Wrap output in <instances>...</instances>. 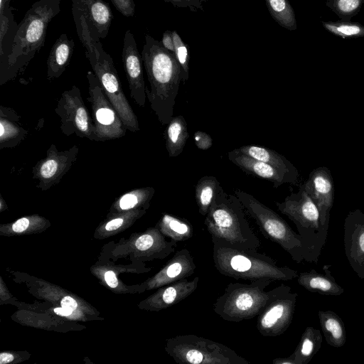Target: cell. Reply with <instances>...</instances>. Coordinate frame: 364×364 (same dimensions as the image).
Masks as SVG:
<instances>
[{"label": "cell", "instance_id": "obj_1", "mask_svg": "<svg viewBox=\"0 0 364 364\" xmlns=\"http://www.w3.org/2000/svg\"><path fill=\"white\" fill-rule=\"evenodd\" d=\"M141 58L150 84V90L146 87V98L159 122L168 124L182 82L181 66L175 54L149 34L145 36Z\"/></svg>", "mask_w": 364, "mask_h": 364}, {"label": "cell", "instance_id": "obj_2", "mask_svg": "<svg viewBox=\"0 0 364 364\" xmlns=\"http://www.w3.org/2000/svg\"><path fill=\"white\" fill-rule=\"evenodd\" d=\"M60 0H38L18 24L9 55L0 61V85L22 73L44 46L48 23L60 12Z\"/></svg>", "mask_w": 364, "mask_h": 364}, {"label": "cell", "instance_id": "obj_3", "mask_svg": "<svg viewBox=\"0 0 364 364\" xmlns=\"http://www.w3.org/2000/svg\"><path fill=\"white\" fill-rule=\"evenodd\" d=\"M213 259L217 271L235 279H271L288 281L298 277L297 271L279 266L271 257L253 249L235 247L222 241L212 239Z\"/></svg>", "mask_w": 364, "mask_h": 364}, {"label": "cell", "instance_id": "obj_4", "mask_svg": "<svg viewBox=\"0 0 364 364\" xmlns=\"http://www.w3.org/2000/svg\"><path fill=\"white\" fill-rule=\"evenodd\" d=\"M73 16L78 38L85 48V56L105 94L119 114L127 129L132 132L139 131L137 116L122 90L112 58L105 51L100 40L92 38L84 18L76 14Z\"/></svg>", "mask_w": 364, "mask_h": 364}, {"label": "cell", "instance_id": "obj_5", "mask_svg": "<svg viewBox=\"0 0 364 364\" xmlns=\"http://www.w3.org/2000/svg\"><path fill=\"white\" fill-rule=\"evenodd\" d=\"M244 209L235 195L221 188L204 221L211 239L241 249L259 247L261 242L252 230Z\"/></svg>", "mask_w": 364, "mask_h": 364}, {"label": "cell", "instance_id": "obj_6", "mask_svg": "<svg viewBox=\"0 0 364 364\" xmlns=\"http://www.w3.org/2000/svg\"><path fill=\"white\" fill-rule=\"evenodd\" d=\"M274 281L258 279L250 284L230 283L213 304V311L222 319L240 322L257 316L280 291L283 284L271 290L266 288Z\"/></svg>", "mask_w": 364, "mask_h": 364}, {"label": "cell", "instance_id": "obj_7", "mask_svg": "<svg viewBox=\"0 0 364 364\" xmlns=\"http://www.w3.org/2000/svg\"><path fill=\"white\" fill-rule=\"evenodd\" d=\"M277 209L296 225L303 242L304 259L317 263L327 233L320 220L318 209L301 185L297 193H291L282 202H275Z\"/></svg>", "mask_w": 364, "mask_h": 364}, {"label": "cell", "instance_id": "obj_8", "mask_svg": "<svg viewBox=\"0 0 364 364\" xmlns=\"http://www.w3.org/2000/svg\"><path fill=\"white\" fill-rule=\"evenodd\" d=\"M234 193L266 238L279 245L296 262L304 261L302 238L286 220L253 196L240 189Z\"/></svg>", "mask_w": 364, "mask_h": 364}, {"label": "cell", "instance_id": "obj_9", "mask_svg": "<svg viewBox=\"0 0 364 364\" xmlns=\"http://www.w3.org/2000/svg\"><path fill=\"white\" fill-rule=\"evenodd\" d=\"M166 349L178 363H250L230 347L193 334L179 335L168 339Z\"/></svg>", "mask_w": 364, "mask_h": 364}, {"label": "cell", "instance_id": "obj_10", "mask_svg": "<svg viewBox=\"0 0 364 364\" xmlns=\"http://www.w3.org/2000/svg\"><path fill=\"white\" fill-rule=\"evenodd\" d=\"M88 82L87 102L91 107L95 133L98 141L119 139L126 134L119 114L105 94L102 85L93 71L86 75Z\"/></svg>", "mask_w": 364, "mask_h": 364}, {"label": "cell", "instance_id": "obj_11", "mask_svg": "<svg viewBox=\"0 0 364 364\" xmlns=\"http://www.w3.org/2000/svg\"><path fill=\"white\" fill-rule=\"evenodd\" d=\"M60 119V130L67 136L75 134L98 141L92 116L83 101L80 90L73 85L62 92L55 108Z\"/></svg>", "mask_w": 364, "mask_h": 364}, {"label": "cell", "instance_id": "obj_12", "mask_svg": "<svg viewBox=\"0 0 364 364\" xmlns=\"http://www.w3.org/2000/svg\"><path fill=\"white\" fill-rule=\"evenodd\" d=\"M291 290L290 287L283 284L280 291L257 316V328L262 336H279L289 327L298 296Z\"/></svg>", "mask_w": 364, "mask_h": 364}, {"label": "cell", "instance_id": "obj_13", "mask_svg": "<svg viewBox=\"0 0 364 364\" xmlns=\"http://www.w3.org/2000/svg\"><path fill=\"white\" fill-rule=\"evenodd\" d=\"M78 153L77 145L58 151L54 144H50L46 157L38 161L32 168V177L38 181L36 186L47 191L58 184L76 161Z\"/></svg>", "mask_w": 364, "mask_h": 364}, {"label": "cell", "instance_id": "obj_14", "mask_svg": "<svg viewBox=\"0 0 364 364\" xmlns=\"http://www.w3.org/2000/svg\"><path fill=\"white\" fill-rule=\"evenodd\" d=\"M301 186L317 206L321 226L328 234L334 200V183L331 171L325 166L314 169Z\"/></svg>", "mask_w": 364, "mask_h": 364}, {"label": "cell", "instance_id": "obj_15", "mask_svg": "<svg viewBox=\"0 0 364 364\" xmlns=\"http://www.w3.org/2000/svg\"><path fill=\"white\" fill-rule=\"evenodd\" d=\"M122 59L130 95L137 105L143 107L145 106L146 100L143 60L134 35L129 29L124 34Z\"/></svg>", "mask_w": 364, "mask_h": 364}, {"label": "cell", "instance_id": "obj_16", "mask_svg": "<svg viewBox=\"0 0 364 364\" xmlns=\"http://www.w3.org/2000/svg\"><path fill=\"white\" fill-rule=\"evenodd\" d=\"M343 227L346 256L358 277L364 279V213L360 209L350 211Z\"/></svg>", "mask_w": 364, "mask_h": 364}, {"label": "cell", "instance_id": "obj_17", "mask_svg": "<svg viewBox=\"0 0 364 364\" xmlns=\"http://www.w3.org/2000/svg\"><path fill=\"white\" fill-rule=\"evenodd\" d=\"M72 13L84 18L93 39L106 38L113 18L108 3L104 0H72Z\"/></svg>", "mask_w": 364, "mask_h": 364}, {"label": "cell", "instance_id": "obj_18", "mask_svg": "<svg viewBox=\"0 0 364 364\" xmlns=\"http://www.w3.org/2000/svg\"><path fill=\"white\" fill-rule=\"evenodd\" d=\"M229 160L245 172L267 180L273 183L274 187H279L284 183L296 185L288 175L273 166L253 159L237 149L228 153Z\"/></svg>", "mask_w": 364, "mask_h": 364}, {"label": "cell", "instance_id": "obj_19", "mask_svg": "<svg viewBox=\"0 0 364 364\" xmlns=\"http://www.w3.org/2000/svg\"><path fill=\"white\" fill-rule=\"evenodd\" d=\"M196 265L186 249L176 252L167 264L153 279L152 286L159 287L188 278L194 274Z\"/></svg>", "mask_w": 364, "mask_h": 364}, {"label": "cell", "instance_id": "obj_20", "mask_svg": "<svg viewBox=\"0 0 364 364\" xmlns=\"http://www.w3.org/2000/svg\"><path fill=\"white\" fill-rule=\"evenodd\" d=\"M21 116L13 108L0 106V149L18 146L28 131L20 122Z\"/></svg>", "mask_w": 364, "mask_h": 364}, {"label": "cell", "instance_id": "obj_21", "mask_svg": "<svg viewBox=\"0 0 364 364\" xmlns=\"http://www.w3.org/2000/svg\"><path fill=\"white\" fill-rule=\"evenodd\" d=\"M331 264L323 267V273L312 269L300 273L297 277L298 283L309 291L327 296H340L344 289L336 282L331 272Z\"/></svg>", "mask_w": 364, "mask_h": 364}, {"label": "cell", "instance_id": "obj_22", "mask_svg": "<svg viewBox=\"0 0 364 364\" xmlns=\"http://www.w3.org/2000/svg\"><path fill=\"white\" fill-rule=\"evenodd\" d=\"M75 42L65 33L61 34L53 45L47 59V78L60 77L70 64Z\"/></svg>", "mask_w": 364, "mask_h": 364}, {"label": "cell", "instance_id": "obj_23", "mask_svg": "<svg viewBox=\"0 0 364 364\" xmlns=\"http://www.w3.org/2000/svg\"><path fill=\"white\" fill-rule=\"evenodd\" d=\"M199 277H196L191 280L187 278L169 284L153 297V308L166 309L178 304L188 297L197 289Z\"/></svg>", "mask_w": 364, "mask_h": 364}, {"label": "cell", "instance_id": "obj_24", "mask_svg": "<svg viewBox=\"0 0 364 364\" xmlns=\"http://www.w3.org/2000/svg\"><path fill=\"white\" fill-rule=\"evenodd\" d=\"M237 149L253 159L273 166L288 175L298 184V170L284 156L276 151L257 145H244Z\"/></svg>", "mask_w": 364, "mask_h": 364}, {"label": "cell", "instance_id": "obj_25", "mask_svg": "<svg viewBox=\"0 0 364 364\" xmlns=\"http://www.w3.org/2000/svg\"><path fill=\"white\" fill-rule=\"evenodd\" d=\"M318 320L326 343L341 348L346 341V331L341 318L333 311H318Z\"/></svg>", "mask_w": 364, "mask_h": 364}, {"label": "cell", "instance_id": "obj_26", "mask_svg": "<svg viewBox=\"0 0 364 364\" xmlns=\"http://www.w3.org/2000/svg\"><path fill=\"white\" fill-rule=\"evenodd\" d=\"M164 136L168 156L176 157L181 154L189 136L185 118L182 115L173 117L165 129Z\"/></svg>", "mask_w": 364, "mask_h": 364}, {"label": "cell", "instance_id": "obj_27", "mask_svg": "<svg viewBox=\"0 0 364 364\" xmlns=\"http://www.w3.org/2000/svg\"><path fill=\"white\" fill-rule=\"evenodd\" d=\"M322 341L323 336L319 330L312 326L306 327L296 349L291 354L295 364H308L321 348Z\"/></svg>", "mask_w": 364, "mask_h": 364}, {"label": "cell", "instance_id": "obj_28", "mask_svg": "<svg viewBox=\"0 0 364 364\" xmlns=\"http://www.w3.org/2000/svg\"><path fill=\"white\" fill-rule=\"evenodd\" d=\"M222 186L215 176H205L197 183L195 197L198 211L206 216Z\"/></svg>", "mask_w": 364, "mask_h": 364}, {"label": "cell", "instance_id": "obj_29", "mask_svg": "<svg viewBox=\"0 0 364 364\" xmlns=\"http://www.w3.org/2000/svg\"><path fill=\"white\" fill-rule=\"evenodd\" d=\"M160 229L162 233L176 242L188 240L193 234V228L189 221L168 214H164L161 218Z\"/></svg>", "mask_w": 364, "mask_h": 364}, {"label": "cell", "instance_id": "obj_30", "mask_svg": "<svg viewBox=\"0 0 364 364\" xmlns=\"http://www.w3.org/2000/svg\"><path fill=\"white\" fill-rule=\"evenodd\" d=\"M264 1L270 15L279 26L289 31L296 30V15L288 0Z\"/></svg>", "mask_w": 364, "mask_h": 364}, {"label": "cell", "instance_id": "obj_31", "mask_svg": "<svg viewBox=\"0 0 364 364\" xmlns=\"http://www.w3.org/2000/svg\"><path fill=\"white\" fill-rule=\"evenodd\" d=\"M14 9L11 6L0 14V61L9 55L17 31L18 24L12 13Z\"/></svg>", "mask_w": 364, "mask_h": 364}, {"label": "cell", "instance_id": "obj_32", "mask_svg": "<svg viewBox=\"0 0 364 364\" xmlns=\"http://www.w3.org/2000/svg\"><path fill=\"white\" fill-rule=\"evenodd\" d=\"M155 193L153 187L148 186L130 191L118 198L114 206L118 210H131L139 206H149Z\"/></svg>", "mask_w": 364, "mask_h": 364}, {"label": "cell", "instance_id": "obj_33", "mask_svg": "<svg viewBox=\"0 0 364 364\" xmlns=\"http://www.w3.org/2000/svg\"><path fill=\"white\" fill-rule=\"evenodd\" d=\"M323 28L334 36L343 38L364 37V26L359 22L339 19L322 21Z\"/></svg>", "mask_w": 364, "mask_h": 364}, {"label": "cell", "instance_id": "obj_34", "mask_svg": "<svg viewBox=\"0 0 364 364\" xmlns=\"http://www.w3.org/2000/svg\"><path fill=\"white\" fill-rule=\"evenodd\" d=\"M364 0H327L326 4L342 20L350 21L360 11Z\"/></svg>", "mask_w": 364, "mask_h": 364}, {"label": "cell", "instance_id": "obj_35", "mask_svg": "<svg viewBox=\"0 0 364 364\" xmlns=\"http://www.w3.org/2000/svg\"><path fill=\"white\" fill-rule=\"evenodd\" d=\"M175 47V56L181 68L182 82L185 83L189 77V49L186 43L181 39L176 31H172Z\"/></svg>", "mask_w": 364, "mask_h": 364}, {"label": "cell", "instance_id": "obj_36", "mask_svg": "<svg viewBox=\"0 0 364 364\" xmlns=\"http://www.w3.org/2000/svg\"><path fill=\"white\" fill-rule=\"evenodd\" d=\"M175 7L188 8L192 11H204V4L208 0H164Z\"/></svg>", "mask_w": 364, "mask_h": 364}, {"label": "cell", "instance_id": "obj_37", "mask_svg": "<svg viewBox=\"0 0 364 364\" xmlns=\"http://www.w3.org/2000/svg\"><path fill=\"white\" fill-rule=\"evenodd\" d=\"M115 9L126 17H133L135 13L134 0H110Z\"/></svg>", "mask_w": 364, "mask_h": 364}, {"label": "cell", "instance_id": "obj_38", "mask_svg": "<svg viewBox=\"0 0 364 364\" xmlns=\"http://www.w3.org/2000/svg\"><path fill=\"white\" fill-rule=\"evenodd\" d=\"M196 145L200 149H208L213 144V140L209 134L203 132H196L194 134Z\"/></svg>", "mask_w": 364, "mask_h": 364}, {"label": "cell", "instance_id": "obj_39", "mask_svg": "<svg viewBox=\"0 0 364 364\" xmlns=\"http://www.w3.org/2000/svg\"><path fill=\"white\" fill-rule=\"evenodd\" d=\"M161 43L166 49L174 53L175 47L172 36V31H170L169 30L166 31L163 33Z\"/></svg>", "mask_w": 364, "mask_h": 364}, {"label": "cell", "instance_id": "obj_40", "mask_svg": "<svg viewBox=\"0 0 364 364\" xmlns=\"http://www.w3.org/2000/svg\"><path fill=\"white\" fill-rule=\"evenodd\" d=\"M30 223L28 218L23 217L14 222L11 228L16 232H22L28 229L30 225Z\"/></svg>", "mask_w": 364, "mask_h": 364}, {"label": "cell", "instance_id": "obj_41", "mask_svg": "<svg viewBox=\"0 0 364 364\" xmlns=\"http://www.w3.org/2000/svg\"><path fill=\"white\" fill-rule=\"evenodd\" d=\"M60 305L62 307L65 308L71 311H73L77 309V303L71 296H65L62 299Z\"/></svg>", "mask_w": 364, "mask_h": 364}, {"label": "cell", "instance_id": "obj_42", "mask_svg": "<svg viewBox=\"0 0 364 364\" xmlns=\"http://www.w3.org/2000/svg\"><path fill=\"white\" fill-rule=\"evenodd\" d=\"M124 220L122 217H118V218H114V219L111 220L110 221H109L105 225V230H108V231H112V230H117L122 225V224L124 223Z\"/></svg>", "mask_w": 364, "mask_h": 364}, {"label": "cell", "instance_id": "obj_43", "mask_svg": "<svg viewBox=\"0 0 364 364\" xmlns=\"http://www.w3.org/2000/svg\"><path fill=\"white\" fill-rule=\"evenodd\" d=\"M105 279L108 286L111 288H115L118 285V280L113 271H107L105 274Z\"/></svg>", "mask_w": 364, "mask_h": 364}, {"label": "cell", "instance_id": "obj_44", "mask_svg": "<svg viewBox=\"0 0 364 364\" xmlns=\"http://www.w3.org/2000/svg\"><path fill=\"white\" fill-rule=\"evenodd\" d=\"M273 364H295L293 357L290 355L287 358H274L272 360Z\"/></svg>", "mask_w": 364, "mask_h": 364}, {"label": "cell", "instance_id": "obj_45", "mask_svg": "<svg viewBox=\"0 0 364 364\" xmlns=\"http://www.w3.org/2000/svg\"><path fill=\"white\" fill-rule=\"evenodd\" d=\"M14 360V355L9 353H1L0 354V363L5 364L11 362Z\"/></svg>", "mask_w": 364, "mask_h": 364}, {"label": "cell", "instance_id": "obj_46", "mask_svg": "<svg viewBox=\"0 0 364 364\" xmlns=\"http://www.w3.org/2000/svg\"><path fill=\"white\" fill-rule=\"evenodd\" d=\"M11 0H0V14H4L11 6Z\"/></svg>", "mask_w": 364, "mask_h": 364}, {"label": "cell", "instance_id": "obj_47", "mask_svg": "<svg viewBox=\"0 0 364 364\" xmlns=\"http://www.w3.org/2000/svg\"><path fill=\"white\" fill-rule=\"evenodd\" d=\"M54 312L60 316H70L73 311L61 306L60 308L54 309Z\"/></svg>", "mask_w": 364, "mask_h": 364}, {"label": "cell", "instance_id": "obj_48", "mask_svg": "<svg viewBox=\"0 0 364 364\" xmlns=\"http://www.w3.org/2000/svg\"><path fill=\"white\" fill-rule=\"evenodd\" d=\"M6 208V204L4 203V200L1 196H0V208L1 210H3Z\"/></svg>", "mask_w": 364, "mask_h": 364}]
</instances>
